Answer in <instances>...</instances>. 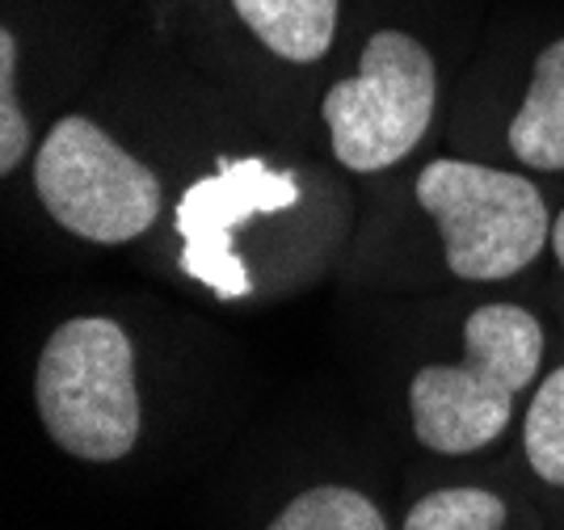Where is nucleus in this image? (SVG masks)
<instances>
[{"label": "nucleus", "instance_id": "nucleus-1", "mask_svg": "<svg viewBox=\"0 0 564 530\" xmlns=\"http://www.w3.org/2000/svg\"><path fill=\"white\" fill-rule=\"evenodd\" d=\"M464 363L422 367L409 388L413 434L438 455H468L506 434L514 396L543 358L540 321L514 303H485L464 328Z\"/></svg>", "mask_w": 564, "mask_h": 530}, {"label": "nucleus", "instance_id": "nucleus-2", "mask_svg": "<svg viewBox=\"0 0 564 530\" xmlns=\"http://www.w3.org/2000/svg\"><path fill=\"white\" fill-rule=\"evenodd\" d=\"M39 413L68 455L89 463L122 459L140 439L135 349L127 328L106 316H76L51 333L39 358Z\"/></svg>", "mask_w": 564, "mask_h": 530}, {"label": "nucleus", "instance_id": "nucleus-3", "mask_svg": "<svg viewBox=\"0 0 564 530\" xmlns=\"http://www.w3.org/2000/svg\"><path fill=\"white\" fill-rule=\"evenodd\" d=\"M417 203L443 231L451 274L497 282L527 270L552 240L535 182L471 161H434L417 177Z\"/></svg>", "mask_w": 564, "mask_h": 530}, {"label": "nucleus", "instance_id": "nucleus-4", "mask_svg": "<svg viewBox=\"0 0 564 530\" xmlns=\"http://www.w3.org/2000/svg\"><path fill=\"white\" fill-rule=\"evenodd\" d=\"M434 93V60L417 39L400 30L371 34L358 72L350 80H337L321 106L337 161L354 173L400 164L430 131Z\"/></svg>", "mask_w": 564, "mask_h": 530}, {"label": "nucleus", "instance_id": "nucleus-5", "mask_svg": "<svg viewBox=\"0 0 564 530\" xmlns=\"http://www.w3.org/2000/svg\"><path fill=\"white\" fill-rule=\"evenodd\" d=\"M34 185L51 219L94 245H127L161 215L156 173L80 115L51 127L34 161Z\"/></svg>", "mask_w": 564, "mask_h": 530}, {"label": "nucleus", "instance_id": "nucleus-6", "mask_svg": "<svg viewBox=\"0 0 564 530\" xmlns=\"http://www.w3.org/2000/svg\"><path fill=\"white\" fill-rule=\"evenodd\" d=\"M300 203V182L258 156L224 161L215 177L194 182L177 203L182 270L219 300H245L253 278L236 257V228L253 215H279Z\"/></svg>", "mask_w": 564, "mask_h": 530}, {"label": "nucleus", "instance_id": "nucleus-7", "mask_svg": "<svg viewBox=\"0 0 564 530\" xmlns=\"http://www.w3.org/2000/svg\"><path fill=\"white\" fill-rule=\"evenodd\" d=\"M510 152L531 169H564V39L535 60L527 101L510 122Z\"/></svg>", "mask_w": 564, "mask_h": 530}, {"label": "nucleus", "instance_id": "nucleus-8", "mask_svg": "<svg viewBox=\"0 0 564 530\" xmlns=\"http://www.w3.org/2000/svg\"><path fill=\"white\" fill-rule=\"evenodd\" d=\"M232 4L240 22L291 64L321 60L337 34V0H232Z\"/></svg>", "mask_w": 564, "mask_h": 530}, {"label": "nucleus", "instance_id": "nucleus-9", "mask_svg": "<svg viewBox=\"0 0 564 530\" xmlns=\"http://www.w3.org/2000/svg\"><path fill=\"white\" fill-rule=\"evenodd\" d=\"M270 530H388L379 513L362 493L341 485L307 488L270 522Z\"/></svg>", "mask_w": 564, "mask_h": 530}, {"label": "nucleus", "instance_id": "nucleus-10", "mask_svg": "<svg viewBox=\"0 0 564 530\" xmlns=\"http://www.w3.org/2000/svg\"><path fill=\"white\" fill-rule=\"evenodd\" d=\"M522 446L535 476H543L552 488H564V367L552 370L531 400Z\"/></svg>", "mask_w": 564, "mask_h": 530}, {"label": "nucleus", "instance_id": "nucleus-11", "mask_svg": "<svg viewBox=\"0 0 564 530\" xmlns=\"http://www.w3.org/2000/svg\"><path fill=\"white\" fill-rule=\"evenodd\" d=\"M506 501L485 488H438L409 509L404 530H501Z\"/></svg>", "mask_w": 564, "mask_h": 530}, {"label": "nucleus", "instance_id": "nucleus-12", "mask_svg": "<svg viewBox=\"0 0 564 530\" xmlns=\"http://www.w3.org/2000/svg\"><path fill=\"white\" fill-rule=\"evenodd\" d=\"M30 148V118L18 101V39L0 30V173H13Z\"/></svg>", "mask_w": 564, "mask_h": 530}, {"label": "nucleus", "instance_id": "nucleus-13", "mask_svg": "<svg viewBox=\"0 0 564 530\" xmlns=\"http://www.w3.org/2000/svg\"><path fill=\"white\" fill-rule=\"evenodd\" d=\"M552 249H556V261H561V270H564V210H561V219L552 224Z\"/></svg>", "mask_w": 564, "mask_h": 530}]
</instances>
